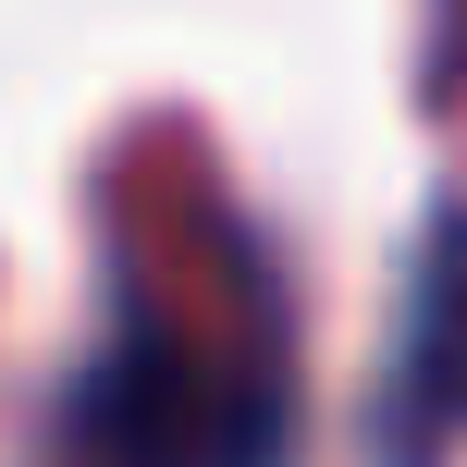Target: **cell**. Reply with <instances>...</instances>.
Segmentation results:
<instances>
[{"label":"cell","instance_id":"cell-1","mask_svg":"<svg viewBox=\"0 0 467 467\" xmlns=\"http://www.w3.org/2000/svg\"><path fill=\"white\" fill-rule=\"evenodd\" d=\"M455 431H467V210L443 222V246L419 271V320H406V369H394V406H381V455L443 467Z\"/></svg>","mask_w":467,"mask_h":467}]
</instances>
